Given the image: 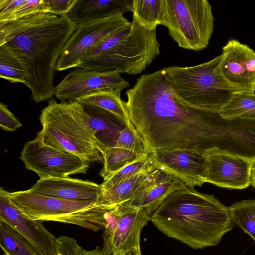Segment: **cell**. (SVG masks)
I'll return each mask as SVG.
<instances>
[{
  "label": "cell",
  "instance_id": "obj_2",
  "mask_svg": "<svg viewBox=\"0 0 255 255\" xmlns=\"http://www.w3.org/2000/svg\"><path fill=\"white\" fill-rule=\"evenodd\" d=\"M160 232L193 249L217 245L234 226L229 207L187 187L172 193L151 216Z\"/></svg>",
  "mask_w": 255,
  "mask_h": 255
},
{
  "label": "cell",
  "instance_id": "obj_10",
  "mask_svg": "<svg viewBox=\"0 0 255 255\" xmlns=\"http://www.w3.org/2000/svg\"><path fill=\"white\" fill-rule=\"evenodd\" d=\"M130 22L119 15L78 25L62 49L56 70L62 71L78 67L88 50Z\"/></svg>",
  "mask_w": 255,
  "mask_h": 255
},
{
  "label": "cell",
  "instance_id": "obj_12",
  "mask_svg": "<svg viewBox=\"0 0 255 255\" xmlns=\"http://www.w3.org/2000/svg\"><path fill=\"white\" fill-rule=\"evenodd\" d=\"M8 192L0 189V220L17 231L35 249L39 255H57V238L40 221L27 216L10 200Z\"/></svg>",
  "mask_w": 255,
  "mask_h": 255
},
{
  "label": "cell",
  "instance_id": "obj_21",
  "mask_svg": "<svg viewBox=\"0 0 255 255\" xmlns=\"http://www.w3.org/2000/svg\"><path fill=\"white\" fill-rule=\"evenodd\" d=\"M155 169L152 161L151 164L137 173L109 188L102 189V193L97 203L119 204L130 200L142 181Z\"/></svg>",
  "mask_w": 255,
  "mask_h": 255
},
{
  "label": "cell",
  "instance_id": "obj_35",
  "mask_svg": "<svg viewBox=\"0 0 255 255\" xmlns=\"http://www.w3.org/2000/svg\"><path fill=\"white\" fill-rule=\"evenodd\" d=\"M49 12L57 16L67 15L76 0H46Z\"/></svg>",
  "mask_w": 255,
  "mask_h": 255
},
{
  "label": "cell",
  "instance_id": "obj_11",
  "mask_svg": "<svg viewBox=\"0 0 255 255\" xmlns=\"http://www.w3.org/2000/svg\"><path fill=\"white\" fill-rule=\"evenodd\" d=\"M129 86L117 70L97 72L77 67L55 87L54 96L61 101H75L102 90H113L121 93Z\"/></svg>",
  "mask_w": 255,
  "mask_h": 255
},
{
  "label": "cell",
  "instance_id": "obj_37",
  "mask_svg": "<svg viewBox=\"0 0 255 255\" xmlns=\"http://www.w3.org/2000/svg\"><path fill=\"white\" fill-rule=\"evenodd\" d=\"M80 255H107L106 254L102 249L99 247H96L95 249L88 251L84 249L81 247H80Z\"/></svg>",
  "mask_w": 255,
  "mask_h": 255
},
{
  "label": "cell",
  "instance_id": "obj_38",
  "mask_svg": "<svg viewBox=\"0 0 255 255\" xmlns=\"http://www.w3.org/2000/svg\"><path fill=\"white\" fill-rule=\"evenodd\" d=\"M112 255H142L140 246L132 248L128 252L123 254H116Z\"/></svg>",
  "mask_w": 255,
  "mask_h": 255
},
{
  "label": "cell",
  "instance_id": "obj_6",
  "mask_svg": "<svg viewBox=\"0 0 255 255\" xmlns=\"http://www.w3.org/2000/svg\"><path fill=\"white\" fill-rule=\"evenodd\" d=\"M222 53L212 60L193 66L164 68V74L176 96L186 104L219 112L237 92H247L223 76Z\"/></svg>",
  "mask_w": 255,
  "mask_h": 255
},
{
  "label": "cell",
  "instance_id": "obj_25",
  "mask_svg": "<svg viewBox=\"0 0 255 255\" xmlns=\"http://www.w3.org/2000/svg\"><path fill=\"white\" fill-rule=\"evenodd\" d=\"M0 246L6 255H39L22 235L9 224L1 220Z\"/></svg>",
  "mask_w": 255,
  "mask_h": 255
},
{
  "label": "cell",
  "instance_id": "obj_33",
  "mask_svg": "<svg viewBox=\"0 0 255 255\" xmlns=\"http://www.w3.org/2000/svg\"><path fill=\"white\" fill-rule=\"evenodd\" d=\"M22 126L21 123L11 112L6 105L0 103V127L6 131H14Z\"/></svg>",
  "mask_w": 255,
  "mask_h": 255
},
{
  "label": "cell",
  "instance_id": "obj_30",
  "mask_svg": "<svg viewBox=\"0 0 255 255\" xmlns=\"http://www.w3.org/2000/svg\"><path fill=\"white\" fill-rule=\"evenodd\" d=\"M152 163L148 153H145L140 158L126 166L105 180L101 186L102 189L109 188L126 178L137 173Z\"/></svg>",
  "mask_w": 255,
  "mask_h": 255
},
{
  "label": "cell",
  "instance_id": "obj_23",
  "mask_svg": "<svg viewBox=\"0 0 255 255\" xmlns=\"http://www.w3.org/2000/svg\"><path fill=\"white\" fill-rule=\"evenodd\" d=\"M219 113L226 119L255 120V93H234Z\"/></svg>",
  "mask_w": 255,
  "mask_h": 255
},
{
  "label": "cell",
  "instance_id": "obj_5",
  "mask_svg": "<svg viewBox=\"0 0 255 255\" xmlns=\"http://www.w3.org/2000/svg\"><path fill=\"white\" fill-rule=\"evenodd\" d=\"M38 137L43 143L73 153L89 162H103L102 147L92 128L90 116L78 101H48L39 117Z\"/></svg>",
  "mask_w": 255,
  "mask_h": 255
},
{
  "label": "cell",
  "instance_id": "obj_1",
  "mask_svg": "<svg viewBox=\"0 0 255 255\" xmlns=\"http://www.w3.org/2000/svg\"><path fill=\"white\" fill-rule=\"evenodd\" d=\"M126 95L129 121L146 153L183 149L203 154L215 148L219 112L183 102L175 94L163 69L142 75Z\"/></svg>",
  "mask_w": 255,
  "mask_h": 255
},
{
  "label": "cell",
  "instance_id": "obj_19",
  "mask_svg": "<svg viewBox=\"0 0 255 255\" xmlns=\"http://www.w3.org/2000/svg\"><path fill=\"white\" fill-rule=\"evenodd\" d=\"M130 0H76L70 12V18L78 25L123 15L131 11Z\"/></svg>",
  "mask_w": 255,
  "mask_h": 255
},
{
  "label": "cell",
  "instance_id": "obj_27",
  "mask_svg": "<svg viewBox=\"0 0 255 255\" xmlns=\"http://www.w3.org/2000/svg\"><path fill=\"white\" fill-rule=\"evenodd\" d=\"M229 209L233 225L241 228L255 241V200L239 201Z\"/></svg>",
  "mask_w": 255,
  "mask_h": 255
},
{
  "label": "cell",
  "instance_id": "obj_18",
  "mask_svg": "<svg viewBox=\"0 0 255 255\" xmlns=\"http://www.w3.org/2000/svg\"><path fill=\"white\" fill-rule=\"evenodd\" d=\"M29 190L65 200L97 203L102 193L101 184L68 176L39 179Z\"/></svg>",
  "mask_w": 255,
  "mask_h": 255
},
{
  "label": "cell",
  "instance_id": "obj_29",
  "mask_svg": "<svg viewBox=\"0 0 255 255\" xmlns=\"http://www.w3.org/2000/svg\"><path fill=\"white\" fill-rule=\"evenodd\" d=\"M0 77L12 83H27V74L22 65L4 45L0 46Z\"/></svg>",
  "mask_w": 255,
  "mask_h": 255
},
{
  "label": "cell",
  "instance_id": "obj_31",
  "mask_svg": "<svg viewBox=\"0 0 255 255\" xmlns=\"http://www.w3.org/2000/svg\"><path fill=\"white\" fill-rule=\"evenodd\" d=\"M116 146L130 150L138 154L146 153L142 139L133 126L127 125L121 131Z\"/></svg>",
  "mask_w": 255,
  "mask_h": 255
},
{
  "label": "cell",
  "instance_id": "obj_14",
  "mask_svg": "<svg viewBox=\"0 0 255 255\" xmlns=\"http://www.w3.org/2000/svg\"><path fill=\"white\" fill-rule=\"evenodd\" d=\"M156 169L163 170L189 188L206 182V157L199 152L183 149L156 150L149 154Z\"/></svg>",
  "mask_w": 255,
  "mask_h": 255
},
{
  "label": "cell",
  "instance_id": "obj_9",
  "mask_svg": "<svg viewBox=\"0 0 255 255\" xmlns=\"http://www.w3.org/2000/svg\"><path fill=\"white\" fill-rule=\"evenodd\" d=\"M20 159L26 168L35 172L40 179L86 174L89 168L88 162L70 152L47 145L37 137L24 144Z\"/></svg>",
  "mask_w": 255,
  "mask_h": 255
},
{
  "label": "cell",
  "instance_id": "obj_39",
  "mask_svg": "<svg viewBox=\"0 0 255 255\" xmlns=\"http://www.w3.org/2000/svg\"><path fill=\"white\" fill-rule=\"evenodd\" d=\"M251 185L255 189V163L251 171Z\"/></svg>",
  "mask_w": 255,
  "mask_h": 255
},
{
  "label": "cell",
  "instance_id": "obj_40",
  "mask_svg": "<svg viewBox=\"0 0 255 255\" xmlns=\"http://www.w3.org/2000/svg\"><path fill=\"white\" fill-rule=\"evenodd\" d=\"M6 255L4 254H3V255Z\"/></svg>",
  "mask_w": 255,
  "mask_h": 255
},
{
  "label": "cell",
  "instance_id": "obj_15",
  "mask_svg": "<svg viewBox=\"0 0 255 255\" xmlns=\"http://www.w3.org/2000/svg\"><path fill=\"white\" fill-rule=\"evenodd\" d=\"M224 59L222 73L231 83L245 92L255 93V52L237 39H230L222 48Z\"/></svg>",
  "mask_w": 255,
  "mask_h": 255
},
{
  "label": "cell",
  "instance_id": "obj_3",
  "mask_svg": "<svg viewBox=\"0 0 255 255\" xmlns=\"http://www.w3.org/2000/svg\"><path fill=\"white\" fill-rule=\"evenodd\" d=\"M78 24L68 15L57 16L30 26L5 39L0 45L8 48L22 65L26 85L36 103L54 96V75L62 49Z\"/></svg>",
  "mask_w": 255,
  "mask_h": 255
},
{
  "label": "cell",
  "instance_id": "obj_16",
  "mask_svg": "<svg viewBox=\"0 0 255 255\" xmlns=\"http://www.w3.org/2000/svg\"><path fill=\"white\" fill-rule=\"evenodd\" d=\"M151 221V216L143 209L124 203L119 221L111 235L104 241V252L107 255L125 253L140 246L143 228Z\"/></svg>",
  "mask_w": 255,
  "mask_h": 255
},
{
  "label": "cell",
  "instance_id": "obj_28",
  "mask_svg": "<svg viewBox=\"0 0 255 255\" xmlns=\"http://www.w3.org/2000/svg\"><path fill=\"white\" fill-rule=\"evenodd\" d=\"M57 16L50 12H38L14 20L0 22V44L32 25L46 21Z\"/></svg>",
  "mask_w": 255,
  "mask_h": 255
},
{
  "label": "cell",
  "instance_id": "obj_13",
  "mask_svg": "<svg viewBox=\"0 0 255 255\" xmlns=\"http://www.w3.org/2000/svg\"><path fill=\"white\" fill-rule=\"evenodd\" d=\"M206 182L222 188H247L251 184V171L255 161L221 152L207 151Z\"/></svg>",
  "mask_w": 255,
  "mask_h": 255
},
{
  "label": "cell",
  "instance_id": "obj_36",
  "mask_svg": "<svg viewBox=\"0 0 255 255\" xmlns=\"http://www.w3.org/2000/svg\"><path fill=\"white\" fill-rule=\"evenodd\" d=\"M25 0H0V22L4 21Z\"/></svg>",
  "mask_w": 255,
  "mask_h": 255
},
{
  "label": "cell",
  "instance_id": "obj_20",
  "mask_svg": "<svg viewBox=\"0 0 255 255\" xmlns=\"http://www.w3.org/2000/svg\"><path fill=\"white\" fill-rule=\"evenodd\" d=\"M90 123L102 147L116 146L121 131L127 124L116 115L101 108L83 106Z\"/></svg>",
  "mask_w": 255,
  "mask_h": 255
},
{
  "label": "cell",
  "instance_id": "obj_24",
  "mask_svg": "<svg viewBox=\"0 0 255 255\" xmlns=\"http://www.w3.org/2000/svg\"><path fill=\"white\" fill-rule=\"evenodd\" d=\"M132 20L148 30H155L160 25L163 0H132Z\"/></svg>",
  "mask_w": 255,
  "mask_h": 255
},
{
  "label": "cell",
  "instance_id": "obj_26",
  "mask_svg": "<svg viewBox=\"0 0 255 255\" xmlns=\"http://www.w3.org/2000/svg\"><path fill=\"white\" fill-rule=\"evenodd\" d=\"M102 154L104 165L100 174L104 181L144 155L117 146L104 148Z\"/></svg>",
  "mask_w": 255,
  "mask_h": 255
},
{
  "label": "cell",
  "instance_id": "obj_22",
  "mask_svg": "<svg viewBox=\"0 0 255 255\" xmlns=\"http://www.w3.org/2000/svg\"><path fill=\"white\" fill-rule=\"evenodd\" d=\"M121 92L113 90H102L90 93L77 101L83 106L98 107L110 112L124 121L131 124L126 102L121 98Z\"/></svg>",
  "mask_w": 255,
  "mask_h": 255
},
{
  "label": "cell",
  "instance_id": "obj_17",
  "mask_svg": "<svg viewBox=\"0 0 255 255\" xmlns=\"http://www.w3.org/2000/svg\"><path fill=\"white\" fill-rule=\"evenodd\" d=\"M186 187L181 180L170 173L155 169L142 181L128 202L151 216L172 193Z\"/></svg>",
  "mask_w": 255,
  "mask_h": 255
},
{
  "label": "cell",
  "instance_id": "obj_8",
  "mask_svg": "<svg viewBox=\"0 0 255 255\" xmlns=\"http://www.w3.org/2000/svg\"><path fill=\"white\" fill-rule=\"evenodd\" d=\"M212 6L207 0H163L160 25L166 26L179 47L206 48L214 30Z\"/></svg>",
  "mask_w": 255,
  "mask_h": 255
},
{
  "label": "cell",
  "instance_id": "obj_4",
  "mask_svg": "<svg viewBox=\"0 0 255 255\" xmlns=\"http://www.w3.org/2000/svg\"><path fill=\"white\" fill-rule=\"evenodd\" d=\"M160 53L155 30L132 20L91 47L78 67L97 72L117 70L120 74L141 73Z\"/></svg>",
  "mask_w": 255,
  "mask_h": 255
},
{
  "label": "cell",
  "instance_id": "obj_34",
  "mask_svg": "<svg viewBox=\"0 0 255 255\" xmlns=\"http://www.w3.org/2000/svg\"><path fill=\"white\" fill-rule=\"evenodd\" d=\"M57 255H80V247L73 238L62 235L57 238Z\"/></svg>",
  "mask_w": 255,
  "mask_h": 255
},
{
  "label": "cell",
  "instance_id": "obj_7",
  "mask_svg": "<svg viewBox=\"0 0 255 255\" xmlns=\"http://www.w3.org/2000/svg\"><path fill=\"white\" fill-rule=\"evenodd\" d=\"M8 194L14 205L32 220L73 224L95 232L104 230L108 213L115 207L45 196L29 189Z\"/></svg>",
  "mask_w": 255,
  "mask_h": 255
},
{
  "label": "cell",
  "instance_id": "obj_32",
  "mask_svg": "<svg viewBox=\"0 0 255 255\" xmlns=\"http://www.w3.org/2000/svg\"><path fill=\"white\" fill-rule=\"evenodd\" d=\"M38 12H49L46 0H25L23 3L4 21L16 20L21 17Z\"/></svg>",
  "mask_w": 255,
  "mask_h": 255
}]
</instances>
